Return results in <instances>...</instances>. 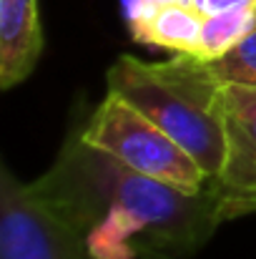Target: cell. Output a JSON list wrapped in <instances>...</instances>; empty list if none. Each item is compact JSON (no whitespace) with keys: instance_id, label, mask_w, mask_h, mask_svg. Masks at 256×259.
<instances>
[{"instance_id":"obj_1","label":"cell","mask_w":256,"mask_h":259,"mask_svg":"<svg viewBox=\"0 0 256 259\" xmlns=\"http://www.w3.org/2000/svg\"><path fill=\"white\" fill-rule=\"evenodd\" d=\"M30 186L83 239L90 259H188L226 219L256 211L219 179L188 194L128 169L85 144L78 121Z\"/></svg>"},{"instance_id":"obj_2","label":"cell","mask_w":256,"mask_h":259,"mask_svg":"<svg viewBox=\"0 0 256 259\" xmlns=\"http://www.w3.org/2000/svg\"><path fill=\"white\" fill-rule=\"evenodd\" d=\"M108 93L128 101L183 146L209 179L226 161V86L209 61L176 53L166 61L118 56L106 73Z\"/></svg>"},{"instance_id":"obj_3","label":"cell","mask_w":256,"mask_h":259,"mask_svg":"<svg viewBox=\"0 0 256 259\" xmlns=\"http://www.w3.org/2000/svg\"><path fill=\"white\" fill-rule=\"evenodd\" d=\"M78 126L85 144L111 154L143 176L171 184L188 194L203 191L214 181L183 146H178L166 131H161L151 118H146L138 108L116 93H106L95 111L78 121Z\"/></svg>"},{"instance_id":"obj_4","label":"cell","mask_w":256,"mask_h":259,"mask_svg":"<svg viewBox=\"0 0 256 259\" xmlns=\"http://www.w3.org/2000/svg\"><path fill=\"white\" fill-rule=\"evenodd\" d=\"M0 259H90L83 239L8 164H0Z\"/></svg>"},{"instance_id":"obj_5","label":"cell","mask_w":256,"mask_h":259,"mask_svg":"<svg viewBox=\"0 0 256 259\" xmlns=\"http://www.w3.org/2000/svg\"><path fill=\"white\" fill-rule=\"evenodd\" d=\"M126 18L133 40L198 56L203 15L191 0H128Z\"/></svg>"},{"instance_id":"obj_6","label":"cell","mask_w":256,"mask_h":259,"mask_svg":"<svg viewBox=\"0 0 256 259\" xmlns=\"http://www.w3.org/2000/svg\"><path fill=\"white\" fill-rule=\"evenodd\" d=\"M219 181L256 204V88L226 86V161Z\"/></svg>"},{"instance_id":"obj_7","label":"cell","mask_w":256,"mask_h":259,"mask_svg":"<svg viewBox=\"0 0 256 259\" xmlns=\"http://www.w3.org/2000/svg\"><path fill=\"white\" fill-rule=\"evenodd\" d=\"M43 53L38 0H0V88L20 86Z\"/></svg>"},{"instance_id":"obj_8","label":"cell","mask_w":256,"mask_h":259,"mask_svg":"<svg viewBox=\"0 0 256 259\" xmlns=\"http://www.w3.org/2000/svg\"><path fill=\"white\" fill-rule=\"evenodd\" d=\"M254 25H256V5L234 8V10H224V13H216V15L203 18L198 58H203V61L221 58L244 35H249Z\"/></svg>"},{"instance_id":"obj_9","label":"cell","mask_w":256,"mask_h":259,"mask_svg":"<svg viewBox=\"0 0 256 259\" xmlns=\"http://www.w3.org/2000/svg\"><path fill=\"white\" fill-rule=\"evenodd\" d=\"M209 66L224 86L256 88V25L229 53L209 61Z\"/></svg>"},{"instance_id":"obj_10","label":"cell","mask_w":256,"mask_h":259,"mask_svg":"<svg viewBox=\"0 0 256 259\" xmlns=\"http://www.w3.org/2000/svg\"><path fill=\"white\" fill-rule=\"evenodd\" d=\"M193 8L209 18V15H216V13H224V10H234V8H249L256 5V0H191Z\"/></svg>"}]
</instances>
